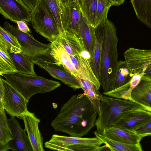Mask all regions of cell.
I'll return each instance as SVG.
<instances>
[{
    "label": "cell",
    "mask_w": 151,
    "mask_h": 151,
    "mask_svg": "<svg viewBox=\"0 0 151 151\" xmlns=\"http://www.w3.org/2000/svg\"><path fill=\"white\" fill-rule=\"evenodd\" d=\"M57 5L64 32L68 31L77 35L81 12L79 1L64 4L60 1Z\"/></svg>",
    "instance_id": "obj_9"
},
{
    "label": "cell",
    "mask_w": 151,
    "mask_h": 151,
    "mask_svg": "<svg viewBox=\"0 0 151 151\" xmlns=\"http://www.w3.org/2000/svg\"><path fill=\"white\" fill-rule=\"evenodd\" d=\"M24 96L1 77L0 78V109H4L11 116L22 119L29 111Z\"/></svg>",
    "instance_id": "obj_6"
},
{
    "label": "cell",
    "mask_w": 151,
    "mask_h": 151,
    "mask_svg": "<svg viewBox=\"0 0 151 151\" xmlns=\"http://www.w3.org/2000/svg\"><path fill=\"white\" fill-rule=\"evenodd\" d=\"M112 6L109 0H98L94 28L105 23L109 10Z\"/></svg>",
    "instance_id": "obj_29"
},
{
    "label": "cell",
    "mask_w": 151,
    "mask_h": 151,
    "mask_svg": "<svg viewBox=\"0 0 151 151\" xmlns=\"http://www.w3.org/2000/svg\"><path fill=\"white\" fill-rule=\"evenodd\" d=\"M102 134L111 139L129 144L140 143L143 138L135 131L113 126L104 129Z\"/></svg>",
    "instance_id": "obj_16"
},
{
    "label": "cell",
    "mask_w": 151,
    "mask_h": 151,
    "mask_svg": "<svg viewBox=\"0 0 151 151\" xmlns=\"http://www.w3.org/2000/svg\"><path fill=\"white\" fill-rule=\"evenodd\" d=\"M57 39L70 55H80L85 49L81 39L70 31H65L61 33Z\"/></svg>",
    "instance_id": "obj_21"
},
{
    "label": "cell",
    "mask_w": 151,
    "mask_h": 151,
    "mask_svg": "<svg viewBox=\"0 0 151 151\" xmlns=\"http://www.w3.org/2000/svg\"><path fill=\"white\" fill-rule=\"evenodd\" d=\"M7 45L8 51L13 60L17 72L36 75L34 70L35 64L32 60L23 52L22 49L10 48Z\"/></svg>",
    "instance_id": "obj_20"
},
{
    "label": "cell",
    "mask_w": 151,
    "mask_h": 151,
    "mask_svg": "<svg viewBox=\"0 0 151 151\" xmlns=\"http://www.w3.org/2000/svg\"><path fill=\"white\" fill-rule=\"evenodd\" d=\"M81 11L90 24L94 27L98 0H81Z\"/></svg>",
    "instance_id": "obj_28"
},
{
    "label": "cell",
    "mask_w": 151,
    "mask_h": 151,
    "mask_svg": "<svg viewBox=\"0 0 151 151\" xmlns=\"http://www.w3.org/2000/svg\"><path fill=\"white\" fill-rule=\"evenodd\" d=\"M48 6L58 27L60 33L64 32L59 13V9L55 0H43Z\"/></svg>",
    "instance_id": "obj_31"
},
{
    "label": "cell",
    "mask_w": 151,
    "mask_h": 151,
    "mask_svg": "<svg viewBox=\"0 0 151 151\" xmlns=\"http://www.w3.org/2000/svg\"><path fill=\"white\" fill-rule=\"evenodd\" d=\"M49 54L54 60V62L62 66L68 72L78 78L77 72L70 62L69 54L57 39L50 43Z\"/></svg>",
    "instance_id": "obj_19"
},
{
    "label": "cell",
    "mask_w": 151,
    "mask_h": 151,
    "mask_svg": "<svg viewBox=\"0 0 151 151\" xmlns=\"http://www.w3.org/2000/svg\"><path fill=\"white\" fill-rule=\"evenodd\" d=\"M30 22L36 32L50 42L55 41L60 33L52 13L43 0H40L36 9L31 12Z\"/></svg>",
    "instance_id": "obj_7"
},
{
    "label": "cell",
    "mask_w": 151,
    "mask_h": 151,
    "mask_svg": "<svg viewBox=\"0 0 151 151\" xmlns=\"http://www.w3.org/2000/svg\"><path fill=\"white\" fill-rule=\"evenodd\" d=\"M77 35L81 39L85 49L89 52L92 58L96 41L95 28L90 24L81 11Z\"/></svg>",
    "instance_id": "obj_18"
},
{
    "label": "cell",
    "mask_w": 151,
    "mask_h": 151,
    "mask_svg": "<svg viewBox=\"0 0 151 151\" xmlns=\"http://www.w3.org/2000/svg\"><path fill=\"white\" fill-rule=\"evenodd\" d=\"M112 4V6H118L123 4L125 0H109Z\"/></svg>",
    "instance_id": "obj_35"
},
{
    "label": "cell",
    "mask_w": 151,
    "mask_h": 151,
    "mask_svg": "<svg viewBox=\"0 0 151 151\" xmlns=\"http://www.w3.org/2000/svg\"><path fill=\"white\" fill-rule=\"evenodd\" d=\"M80 0H79V1H80Z\"/></svg>",
    "instance_id": "obj_38"
},
{
    "label": "cell",
    "mask_w": 151,
    "mask_h": 151,
    "mask_svg": "<svg viewBox=\"0 0 151 151\" xmlns=\"http://www.w3.org/2000/svg\"><path fill=\"white\" fill-rule=\"evenodd\" d=\"M103 142L97 137L92 138L65 136L56 134L52 135L50 140L44 144L45 148L59 151H69L68 147L72 145L85 144L100 146Z\"/></svg>",
    "instance_id": "obj_8"
},
{
    "label": "cell",
    "mask_w": 151,
    "mask_h": 151,
    "mask_svg": "<svg viewBox=\"0 0 151 151\" xmlns=\"http://www.w3.org/2000/svg\"><path fill=\"white\" fill-rule=\"evenodd\" d=\"M22 119L33 151H45L43 137L39 128L40 120L34 113L29 111L23 117Z\"/></svg>",
    "instance_id": "obj_14"
},
{
    "label": "cell",
    "mask_w": 151,
    "mask_h": 151,
    "mask_svg": "<svg viewBox=\"0 0 151 151\" xmlns=\"http://www.w3.org/2000/svg\"><path fill=\"white\" fill-rule=\"evenodd\" d=\"M62 2L63 3H70L79 1V0H61Z\"/></svg>",
    "instance_id": "obj_36"
},
{
    "label": "cell",
    "mask_w": 151,
    "mask_h": 151,
    "mask_svg": "<svg viewBox=\"0 0 151 151\" xmlns=\"http://www.w3.org/2000/svg\"><path fill=\"white\" fill-rule=\"evenodd\" d=\"M96 137L98 138L111 151H142L140 143L129 144L118 142L110 139L100 134L96 131L94 132Z\"/></svg>",
    "instance_id": "obj_26"
},
{
    "label": "cell",
    "mask_w": 151,
    "mask_h": 151,
    "mask_svg": "<svg viewBox=\"0 0 151 151\" xmlns=\"http://www.w3.org/2000/svg\"><path fill=\"white\" fill-rule=\"evenodd\" d=\"M135 132L143 137L151 135V120L138 127Z\"/></svg>",
    "instance_id": "obj_32"
},
{
    "label": "cell",
    "mask_w": 151,
    "mask_h": 151,
    "mask_svg": "<svg viewBox=\"0 0 151 151\" xmlns=\"http://www.w3.org/2000/svg\"><path fill=\"white\" fill-rule=\"evenodd\" d=\"M34 63L46 70L54 78L76 90L81 88L78 77L68 72L61 66L54 62L40 59L32 61Z\"/></svg>",
    "instance_id": "obj_12"
},
{
    "label": "cell",
    "mask_w": 151,
    "mask_h": 151,
    "mask_svg": "<svg viewBox=\"0 0 151 151\" xmlns=\"http://www.w3.org/2000/svg\"><path fill=\"white\" fill-rule=\"evenodd\" d=\"M4 29L17 39L23 52L32 61L42 59L54 62L49 54L50 43H42L36 40L31 33H26L6 22L4 23Z\"/></svg>",
    "instance_id": "obj_5"
},
{
    "label": "cell",
    "mask_w": 151,
    "mask_h": 151,
    "mask_svg": "<svg viewBox=\"0 0 151 151\" xmlns=\"http://www.w3.org/2000/svg\"><path fill=\"white\" fill-rule=\"evenodd\" d=\"M124 57L132 72L139 71L151 64V50L130 48L124 52Z\"/></svg>",
    "instance_id": "obj_15"
},
{
    "label": "cell",
    "mask_w": 151,
    "mask_h": 151,
    "mask_svg": "<svg viewBox=\"0 0 151 151\" xmlns=\"http://www.w3.org/2000/svg\"><path fill=\"white\" fill-rule=\"evenodd\" d=\"M56 0V3H57L60 0Z\"/></svg>",
    "instance_id": "obj_37"
},
{
    "label": "cell",
    "mask_w": 151,
    "mask_h": 151,
    "mask_svg": "<svg viewBox=\"0 0 151 151\" xmlns=\"http://www.w3.org/2000/svg\"><path fill=\"white\" fill-rule=\"evenodd\" d=\"M134 74L125 61H118L109 91L115 90L128 83Z\"/></svg>",
    "instance_id": "obj_23"
},
{
    "label": "cell",
    "mask_w": 151,
    "mask_h": 151,
    "mask_svg": "<svg viewBox=\"0 0 151 151\" xmlns=\"http://www.w3.org/2000/svg\"><path fill=\"white\" fill-rule=\"evenodd\" d=\"M5 109H0V148L13 139Z\"/></svg>",
    "instance_id": "obj_27"
},
{
    "label": "cell",
    "mask_w": 151,
    "mask_h": 151,
    "mask_svg": "<svg viewBox=\"0 0 151 151\" xmlns=\"http://www.w3.org/2000/svg\"><path fill=\"white\" fill-rule=\"evenodd\" d=\"M0 37L2 38L10 48L21 49L17 38L1 26L0 27Z\"/></svg>",
    "instance_id": "obj_30"
},
{
    "label": "cell",
    "mask_w": 151,
    "mask_h": 151,
    "mask_svg": "<svg viewBox=\"0 0 151 151\" xmlns=\"http://www.w3.org/2000/svg\"><path fill=\"white\" fill-rule=\"evenodd\" d=\"M18 29L22 32L26 33H31V30L28 27L26 22L24 21H15Z\"/></svg>",
    "instance_id": "obj_33"
},
{
    "label": "cell",
    "mask_w": 151,
    "mask_h": 151,
    "mask_svg": "<svg viewBox=\"0 0 151 151\" xmlns=\"http://www.w3.org/2000/svg\"><path fill=\"white\" fill-rule=\"evenodd\" d=\"M2 76L24 96L28 103L34 95L50 92L61 85L59 82L47 79L37 74L17 72L4 74Z\"/></svg>",
    "instance_id": "obj_3"
},
{
    "label": "cell",
    "mask_w": 151,
    "mask_h": 151,
    "mask_svg": "<svg viewBox=\"0 0 151 151\" xmlns=\"http://www.w3.org/2000/svg\"><path fill=\"white\" fill-rule=\"evenodd\" d=\"M143 76L151 78V64L147 66Z\"/></svg>",
    "instance_id": "obj_34"
},
{
    "label": "cell",
    "mask_w": 151,
    "mask_h": 151,
    "mask_svg": "<svg viewBox=\"0 0 151 151\" xmlns=\"http://www.w3.org/2000/svg\"><path fill=\"white\" fill-rule=\"evenodd\" d=\"M116 28L107 19L104 25V36L101 60L99 80L104 92L110 90L118 62Z\"/></svg>",
    "instance_id": "obj_2"
},
{
    "label": "cell",
    "mask_w": 151,
    "mask_h": 151,
    "mask_svg": "<svg viewBox=\"0 0 151 151\" xmlns=\"http://www.w3.org/2000/svg\"><path fill=\"white\" fill-rule=\"evenodd\" d=\"M139 109L147 110L143 106L134 101L103 95L101 101L100 114L96 121V131L102 134L104 129L110 127L121 116L130 111Z\"/></svg>",
    "instance_id": "obj_4"
},
{
    "label": "cell",
    "mask_w": 151,
    "mask_h": 151,
    "mask_svg": "<svg viewBox=\"0 0 151 151\" xmlns=\"http://www.w3.org/2000/svg\"><path fill=\"white\" fill-rule=\"evenodd\" d=\"M31 12L22 0H0V13L6 19L14 22L31 20Z\"/></svg>",
    "instance_id": "obj_10"
},
{
    "label": "cell",
    "mask_w": 151,
    "mask_h": 151,
    "mask_svg": "<svg viewBox=\"0 0 151 151\" xmlns=\"http://www.w3.org/2000/svg\"><path fill=\"white\" fill-rule=\"evenodd\" d=\"M95 28L96 41L90 66L99 81L100 78L101 60L104 36V25Z\"/></svg>",
    "instance_id": "obj_22"
},
{
    "label": "cell",
    "mask_w": 151,
    "mask_h": 151,
    "mask_svg": "<svg viewBox=\"0 0 151 151\" xmlns=\"http://www.w3.org/2000/svg\"><path fill=\"white\" fill-rule=\"evenodd\" d=\"M97 113L84 92L73 95L51 123L55 131L82 137L95 125Z\"/></svg>",
    "instance_id": "obj_1"
},
{
    "label": "cell",
    "mask_w": 151,
    "mask_h": 151,
    "mask_svg": "<svg viewBox=\"0 0 151 151\" xmlns=\"http://www.w3.org/2000/svg\"><path fill=\"white\" fill-rule=\"evenodd\" d=\"M150 120L151 112L139 109L125 114L111 126L121 127L135 131L138 127Z\"/></svg>",
    "instance_id": "obj_13"
},
{
    "label": "cell",
    "mask_w": 151,
    "mask_h": 151,
    "mask_svg": "<svg viewBox=\"0 0 151 151\" xmlns=\"http://www.w3.org/2000/svg\"><path fill=\"white\" fill-rule=\"evenodd\" d=\"M130 2L138 19L151 28V0H131Z\"/></svg>",
    "instance_id": "obj_24"
},
{
    "label": "cell",
    "mask_w": 151,
    "mask_h": 151,
    "mask_svg": "<svg viewBox=\"0 0 151 151\" xmlns=\"http://www.w3.org/2000/svg\"><path fill=\"white\" fill-rule=\"evenodd\" d=\"M8 122L14 139L0 148V151H6L9 149L13 151H33L25 130L22 129L15 117L11 116L8 119Z\"/></svg>",
    "instance_id": "obj_11"
},
{
    "label": "cell",
    "mask_w": 151,
    "mask_h": 151,
    "mask_svg": "<svg viewBox=\"0 0 151 151\" xmlns=\"http://www.w3.org/2000/svg\"><path fill=\"white\" fill-rule=\"evenodd\" d=\"M131 96L134 101L151 112V78L143 76L132 90Z\"/></svg>",
    "instance_id": "obj_17"
},
{
    "label": "cell",
    "mask_w": 151,
    "mask_h": 151,
    "mask_svg": "<svg viewBox=\"0 0 151 151\" xmlns=\"http://www.w3.org/2000/svg\"><path fill=\"white\" fill-rule=\"evenodd\" d=\"M17 72L6 42L0 37V75Z\"/></svg>",
    "instance_id": "obj_25"
}]
</instances>
